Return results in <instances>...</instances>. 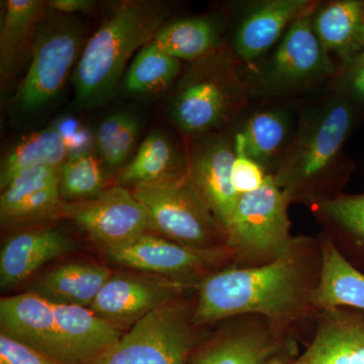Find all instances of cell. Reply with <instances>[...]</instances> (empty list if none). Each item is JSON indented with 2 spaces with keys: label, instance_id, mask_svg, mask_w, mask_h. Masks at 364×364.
<instances>
[{
  "label": "cell",
  "instance_id": "obj_10",
  "mask_svg": "<svg viewBox=\"0 0 364 364\" xmlns=\"http://www.w3.org/2000/svg\"><path fill=\"white\" fill-rule=\"evenodd\" d=\"M81 47L77 28L63 23L40 36L33 48L32 61L14 97L21 112H32L58 95Z\"/></svg>",
  "mask_w": 364,
  "mask_h": 364
},
{
  "label": "cell",
  "instance_id": "obj_3",
  "mask_svg": "<svg viewBox=\"0 0 364 364\" xmlns=\"http://www.w3.org/2000/svg\"><path fill=\"white\" fill-rule=\"evenodd\" d=\"M355 117L353 102L339 95L304 119L273 176L289 198L336 166Z\"/></svg>",
  "mask_w": 364,
  "mask_h": 364
},
{
  "label": "cell",
  "instance_id": "obj_21",
  "mask_svg": "<svg viewBox=\"0 0 364 364\" xmlns=\"http://www.w3.org/2000/svg\"><path fill=\"white\" fill-rule=\"evenodd\" d=\"M112 274L97 263H65L40 277L31 291L55 305L90 308Z\"/></svg>",
  "mask_w": 364,
  "mask_h": 364
},
{
  "label": "cell",
  "instance_id": "obj_6",
  "mask_svg": "<svg viewBox=\"0 0 364 364\" xmlns=\"http://www.w3.org/2000/svg\"><path fill=\"white\" fill-rule=\"evenodd\" d=\"M145 208L151 232L196 249L225 247L226 233L186 174L133 188Z\"/></svg>",
  "mask_w": 364,
  "mask_h": 364
},
{
  "label": "cell",
  "instance_id": "obj_24",
  "mask_svg": "<svg viewBox=\"0 0 364 364\" xmlns=\"http://www.w3.org/2000/svg\"><path fill=\"white\" fill-rule=\"evenodd\" d=\"M291 121L279 109L255 112L235 136L234 149L241 151L263 168L280 161L291 143Z\"/></svg>",
  "mask_w": 364,
  "mask_h": 364
},
{
  "label": "cell",
  "instance_id": "obj_31",
  "mask_svg": "<svg viewBox=\"0 0 364 364\" xmlns=\"http://www.w3.org/2000/svg\"><path fill=\"white\" fill-rule=\"evenodd\" d=\"M138 132L135 117L124 112L112 114L100 124L97 145L105 168L114 171L123 166L133 152Z\"/></svg>",
  "mask_w": 364,
  "mask_h": 364
},
{
  "label": "cell",
  "instance_id": "obj_19",
  "mask_svg": "<svg viewBox=\"0 0 364 364\" xmlns=\"http://www.w3.org/2000/svg\"><path fill=\"white\" fill-rule=\"evenodd\" d=\"M62 339L73 364H91L123 336L121 330L105 322L90 308L55 305Z\"/></svg>",
  "mask_w": 364,
  "mask_h": 364
},
{
  "label": "cell",
  "instance_id": "obj_15",
  "mask_svg": "<svg viewBox=\"0 0 364 364\" xmlns=\"http://www.w3.org/2000/svg\"><path fill=\"white\" fill-rule=\"evenodd\" d=\"M1 191L2 225L44 219L58 213L62 215L65 203L60 193L59 169L51 166L23 170Z\"/></svg>",
  "mask_w": 364,
  "mask_h": 364
},
{
  "label": "cell",
  "instance_id": "obj_4",
  "mask_svg": "<svg viewBox=\"0 0 364 364\" xmlns=\"http://www.w3.org/2000/svg\"><path fill=\"white\" fill-rule=\"evenodd\" d=\"M291 198L273 174L260 188L241 196L226 231V246L244 262H272L296 243L291 236L289 203Z\"/></svg>",
  "mask_w": 364,
  "mask_h": 364
},
{
  "label": "cell",
  "instance_id": "obj_22",
  "mask_svg": "<svg viewBox=\"0 0 364 364\" xmlns=\"http://www.w3.org/2000/svg\"><path fill=\"white\" fill-rule=\"evenodd\" d=\"M313 308L328 311L350 306L364 312V274L340 253L332 241H323L320 274L312 296Z\"/></svg>",
  "mask_w": 364,
  "mask_h": 364
},
{
  "label": "cell",
  "instance_id": "obj_28",
  "mask_svg": "<svg viewBox=\"0 0 364 364\" xmlns=\"http://www.w3.org/2000/svg\"><path fill=\"white\" fill-rule=\"evenodd\" d=\"M181 72V61L165 54L152 42L133 59L124 79V87L133 95H152L166 90Z\"/></svg>",
  "mask_w": 364,
  "mask_h": 364
},
{
  "label": "cell",
  "instance_id": "obj_36",
  "mask_svg": "<svg viewBox=\"0 0 364 364\" xmlns=\"http://www.w3.org/2000/svg\"><path fill=\"white\" fill-rule=\"evenodd\" d=\"M93 6L90 0H52L49 6L59 13L73 14L78 11H86Z\"/></svg>",
  "mask_w": 364,
  "mask_h": 364
},
{
  "label": "cell",
  "instance_id": "obj_35",
  "mask_svg": "<svg viewBox=\"0 0 364 364\" xmlns=\"http://www.w3.org/2000/svg\"><path fill=\"white\" fill-rule=\"evenodd\" d=\"M340 95L353 104L364 105V51L342 69Z\"/></svg>",
  "mask_w": 364,
  "mask_h": 364
},
{
  "label": "cell",
  "instance_id": "obj_14",
  "mask_svg": "<svg viewBox=\"0 0 364 364\" xmlns=\"http://www.w3.org/2000/svg\"><path fill=\"white\" fill-rule=\"evenodd\" d=\"M234 158V147L223 139H215L195 151L186 169L189 182L217 218L225 233L240 198L232 186Z\"/></svg>",
  "mask_w": 364,
  "mask_h": 364
},
{
  "label": "cell",
  "instance_id": "obj_9",
  "mask_svg": "<svg viewBox=\"0 0 364 364\" xmlns=\"http://www.w3.org/2000/svg\"><path fill=\"white\" fill-rule=\"evenodd\" d=\"M191 287L196 286L148 273H112L90 309L123 331Z\"/></svg>",
  "mask_w": 364,
  "mask_h": 364
},
{
  "label": "cell",
  "instance_id": "obj_7",
  "mask_svg": "<svg viewBox=\"0 0 364 364\" xmlns=\"http://www.w3.org/2000/svg\"><path fill=\"white\" fill-rule=\"evenodd\" d=\"M112 262L148 274L181 280L198 287L213 269L233 257L231 249H196L157 236L152 232L102 251Z\"/></svg>",
  "mask_w": 364,
  "mask_h": 364
},
{
  "label": "cell",
  "instance_id": "obj_5",
  "mask_svg": "<svg viewBox=\"0 0 364 364\" xmlns=\"http://www.w3.org/2000/svg\"><path fill=\"white\" fill-rule=\"evenodd\" d=\"M193 310L181 298L148 314L91 364H189L198 341Z\"/></svg>",
  "mask_w": 364,
  "mask_h": 364
},
{
  "label": "cell",
  "instance_id": "obj_1",
  "mask_svg": "<svg viewBox=\"0 0 364 364\" xmlns=\"http://www.w3.org/2000/svg\"><path fill=\"white\" fill-rule=\"evenodd\" d=\"M305 248L298 240L289 252L256 267L214 272L198 284L193 310L196 326L256 314L274 325L301 317L312 306V272Z\"/></svg>",
  "mask_w": 364,
  "mask_h": 364
},
{
  "label": "cell",
  "instance_id": "obj_33",
  "mask_svg": "<svg viewBox=\"0 0 364 364\" xmlns=\"http://www.w3.org/2000/svg\"><path fill=\"white\" fill-rule=\"evenodd\" d=\"M235 158L231 169L232 186L239 196L252 193L264 183L265 169L241 151L235 150Z\"/></svg>",
  "mask_w": 364,
  "mask_h": 364
},
{
  "label": "cell",
  "instance_id": "obj_23",
  "mask_svg": "<svg viewBox=\"0 0 364 364\" xmlns=\"http://www.w3.org/2000/svg\"><path fill=\"white\" fill-rule=\"evenodd\" d=\"M226 85L212 77L188 83L174 102V121L188 133H202L217 127L226 117L233 102Z\"/></svg>",
  "mask_w": 364,
  "mask_h": 364
},
{
  "label": "cell",
  "instance_id": "obj_30",
  "mask_svg": "<svg viewBox=\"0 0 364 364\" xmlns=\"http://www.w3.org/2000/svg\"><path fill=\"white\" fill-rule=\"evenodd\" d=\"M102 165V159L87 151L67 157L59 169L62 198L80 202L100 195L105 191Z\"/></svg>",
  "mask_w": 364,
  "mask_h": 364
},
{
  "label": "cell",
  "instance_id": "obj_8",
  "mask_svg": "<svg viewBox=\"0 0 364 364\" xmlns=\"http://www.w3.org/2000/svg\"><path fill=\"white\" fill-rule=\"evenodd\" d=\"M62 215L75 223L102 251L151 232L145 208L133 191L119 184L90 200L64 203Z\"/></svg>",
  "mask_w": 364,
  "mask_h": 364
},
{
  "label": "cell",
  "instance_id": "obj_27",
  "mask_svg": "<svg viewBox=\"0 0 364 364\" xmlns=\"http://www.w3.org/2000/svg\"><path fill=\"white\" fill-rule=\"evenodd\" d=\"M44 9L39 0H9L0 33L2 75L13 72Z\"/></svg>",
  "mask_w": 364,
  "mask_h": 364
},
{
  "label": "cell",
  "instance_id": "obj_25",
  "mask_svg": "<svg viewBox=\"0 0 364 364\" xmlns=\"http://www.w3.org/2000/svg\"><path fill=\"white\" fill-rule=\"evenodd\" d=\"M177 166L176 152L166 136L151 134L141 144L135 156L122 168L117 184L123 186H149L184 176Z\"/></svg>",
  "mask_w": 364,
  "mask_h": 364
},
{
  "label": "cell",
  "instance_id": "obj_29",
  "mask_svg": "<svg viewBox=\"0 0 364 364\" xmlns=\"http://www.w3.org/2000/svg\"><path fill=\"white\" fill-rule=\"evenodd\" d=\"M217 30L210 21L189 18L160 28L152 43L165 54L181 60L205 56L214 48Z\"/></svg>",
  "mask_w": 364,
  "mask_h": 364
},
{
  "label": "cell",
  "instance_id": "obj_20",
  "mask_svg": "<svg viewBox=\"0 0 364 364\" xmlns=\"http://www.w3.org/2000/svg\"><path fill=\"white\" fill-rule=\"evenodd\" d=\"M313 23L326 51L338 56L343 68L364 51L363 1L329 2L315 11Z\"/></svg>",
  "mask_w": 364,
  "mask_h": 364
},
{
  "label": "cell",
  "instance_id": "obj_26",
  "mask_svg": "<svg viewBox=\"0 0 364 364\" xmlns=\"http://www.w3.org/2000/svg\"><path fill=\"white\" fill-rule=\"evenodd\" d=\"M68 157L65 139L57 127L33 134L9 153L1 167L0 186L6 188L11 178L23 170L38 166L60 169Z\"/></svg>",
  "mask_w": 364,
  "mask_h": 364
},
{
  "label": "cell",
  "instance_id": "obj_13",
  "mask_svg": "<svg viewBox=\"0 0 364 364\" xmlns=\"http://www.w3.org/2000/svg\"><path fill=\"white\" fill-rule=\"evenodd\" d=\"M1 332L64 364H73L54 306L33 291L0 299Z\"/></svg>",
  "mask_w": 364,
  "mask_h": 364
},
{
  "label": "cell",
  "instance_id": "obj_12",
  "mask_svg": "<svg viewBox=\"0 0 364 364\" xmlns=\"http://www.w3.org/2000/svg\"><path fill=\"white\" fill-rule=\"evenodd\" d=\"M298 356L291 337L267 328H242L202 342L189 364H293Z\"/></svg>",
  "mask_w": 364,
  "mask_h": 364
},
{
  "label": "cell",
  "instance_id": "obj_16",
  "mask_svg": "<svg viewBox=\"0 0 364 364\" xmlns=\"http://www.w3.org/2000/svg\"><path fill=\"white\" fill-rule=\"evenodd\" d=\"M74 242L53 228L28 230L7 239L0 253V284L4 289L23 284L46 263L74 249Z\"/></svg>",
  "mask_w": 364,
  "mask_h": 364
},
{
  "label": "cell",
  "instance_id": "obj_18",
  "mask_svg": "<svg viewBox=\"0 0 364 364\" xmlns=\"http://www.w3.org/2000/svg\"><path fill=\"white\" fill-rule=\"evenodd\" d=\"M314 4L304 0H272L246 14L235 36V49L244 61L265 54L294 20Z\"/></svg>",
  "mask_w": 364,
  "mask_h": 364
},
{
  "label": "cell",
  "instance_id": "obj_32",
  "mask_svg": "<svg viewBox=\"0 0 364 364\" xmlns=\"http://www.w3.org/2000/svg\"><path fill=\"white\" fill-rule=\"evenodd\" d=\"M320 208L340 229L364 243V195L339 196L323 200Z\"/></svg>",
  "mask_w": 364,
  "mask_h": 364
},
{
  "label": "cell",
  "instance_id": "obj_17",
  "mask_svg": "<svg viewBox=\"0 0 364 364\" xmlns=\"http://www.w3.org/2000/svg\"><path fill=\"white\" fill-rule=\"evenodd\" d=\"M327 313L293 364H364V316L339 309Z\"/></svg>",
  "mask_w": 364,
  "mask_h": 364
},
{
  "label": "cell",
  "instance_id": "obj_11",
  "mask_svg": "<svg viewBox=\"0 0 364 364\" xmlns=\"http://www.w3.org/2000/svg\"><path fill=\"white\" fill-rule=\"evenodd\" d=\"M315 4L293 21L263 74L267 87L287 90L336 71L314 28Z\"/></svg>",
  "mask_w": 364,
  "mask_h": 364
},
{
  "label": "cell",
  "instance_id": "obj_34",
  "mask_svg": "<svg viewBox=\"0 0 364 364\" xmlns=\"http://www.w3.org/2000/svg\"><path fill=\"white\" fill-rule=\"evenodd\" d=\"M0 364H64L0 332Z\"/></svg>",
  "mask_w": 364,
  "mask_h": 364
},
{
  "label": "cell",
  "instance_id": "obj_2",
  "mask_svg": "<svg viewBox=\"0 0 364 364\" xmlns=\"http://www.w3.org/2000/svg\"><path fill=\"white\" fill-rule=\"evenodd\" d=\"M166 13L152 2L132 1L117 7L86 44L79 58L74 83L79 102H102L123 75L134 53L150 44Z\"/></svg>",
  "mask_w": 364,
  "mask_h": 364
}]
</instances>
